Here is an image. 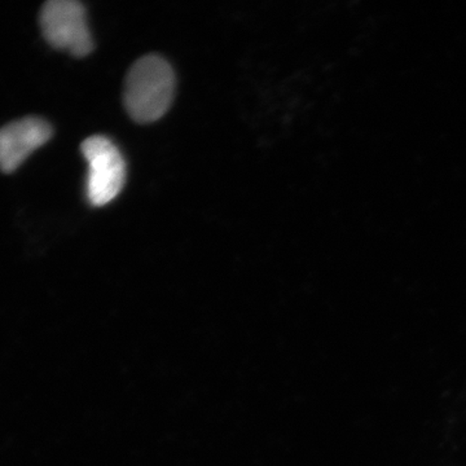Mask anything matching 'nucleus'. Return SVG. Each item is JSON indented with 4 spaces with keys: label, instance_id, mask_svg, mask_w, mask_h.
I'll return each mask as SVG.
<instances>
[{
    "label": "nucleus",
    "instance_id": "nucleus-1",
    "mask_svg": "<svg viewBox=\"0 0 466 466\" xmlns=\"http://www.w3.org/2000/svg\"><path fill=\"white\" fill-rule=\"evenodd\" d=\"M175 92L173 67L155 55L139 58L126 78L125 106L139 124H152L167 115Z\"/></svg>",
    "mask_w": 466,
    "mask_h": 466
},
{
    "label": "nucleus",
    "instance_id": "nucleus-3",
    "mask_svg": "<svg viewBox=\"0 0 466 466\" xmlns=\"http://www.w3.org/2000/svg\"><path fill=\"white\" fill-rule=\"evenodd\" d=\"M41 27L46 41L73 56H87L94 41L84 5L76 0H50L41 11Z\"/></svg>",
    "mask_w": 466,
    "mask_h": 466
},
{
    "label": "nucleus",
    "instance_id": "nucleus-4",
    "mask_svg": "<svg viewBox=\"0 0 466 466\" xmlns=\"http://www.w3.org/2000/svg\"><path fill=\"white\" fill-rule=\"evenodd\" d=\"M51 137V126L35 116L18 119L0 128V168L5 173L16 170Z\"/></svg>",
    "mask_w": 466,
    "mask_h": 466
},
{
    "label": "nucleus",
    "instance_id": "nucleus-2",
    "mask_svg": "<svg viewBox=\"0 0 466 466\" xmlns=\"http://www.w3.org/2000/svg\"><path fill=\"white\" fill-rule=\"evenodd\" d=\"M82 153L88 164L87 200L94 207H104L124 188V157L112 140L100 135L86 139Z\"/></svg>",
    "mask_w": 466,
    "mask_h": 466
}]
</instances>
